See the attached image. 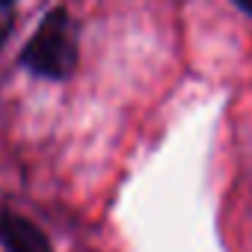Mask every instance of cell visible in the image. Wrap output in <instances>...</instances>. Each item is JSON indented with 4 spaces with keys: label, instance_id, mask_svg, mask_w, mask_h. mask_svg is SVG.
<instances>
[{
    "label": "cell",
    "instance_id": "6da1fadb",
    "mask_svg": "<svg viewBox=\"0 0 252 252\" xmlns=\"http://www.w3.org/2000/svg\"><path fill=\"white\" fill-rule=\"evenodd\" d=\"M24 65L42 77L63 80L74 71L77 65V39H74V24L65 15V9H54L45 15L39 30L33 33L30 45L21 54Z\"/></svg>",
    "mask_w": 252,
    "mask_h": 252
},
{
    "label": "cell",
    "instance_id": "3957f363",
    "mask_svg": "<svg viewBox=\"0 0 252 252\" xmlns=\"http://www.w3.org/2000/svg\"><path fill=\"white\" fill-rule=\"evenodd\" d=\"M12 30V9H9V0H0V45L6 42Z\"/></svg>",
    "mask_w": 252,
    "mask_h": 252
},
{
    "label": "cell",
    "instance_id": "7a4b0ae2",
    "mask_svg": "<svg viewBox=\"0 0 252 252\" xmlns=\"http://www.w3.org/2000/svg\"><path fill=\"white\" fill-rule=\"evenodd\" d=\"M0 243L9 252H51L48 237L33 222H27L24 217H15V214L0 217Z\"/></svg>",
    "mask_w": 252,
    "mask_h": 252
},
{
    "label": "cell",
    "instance_id": "277c9868",
    "mask_svg": "<svg viewBox=\"0 0 252 252\" xmlns=\"http://www.w3.org/2000/svg\"><path fill=\"white\" fill-rule=\"evenodd\" d=\"M234 3H237L243 12H249V15H252V0H234Z\"/></svg>",
    "mask_w": 252,
    "mask_h": 252
}]
</instances>
